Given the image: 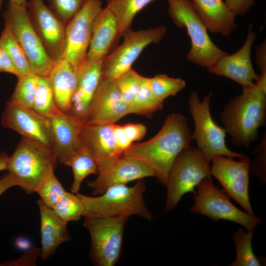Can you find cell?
<instances>
[{
    "label": "cell",
    "mask_w": 266,
    "mask_h": 266,
    "mask_svg": "<svg viewBox=\"0 0 266 266\" xmlns=\"http://www.w3.org/2000/svg\"><path fill=\"white\" fill-rule=\"evenodd\" d=\"M9 156L6 153L0 152V171L6 170Z\"/></svg>",
    "instance_id": "46"
},
{
    "label": "cell",
    "mask_w": 266,
    "mask_h": 266,
    "mask_svg": "<svg viewBox=\"0 0 266 266\" xmlns=\"http://www.w3.org/2000/svg\"><path fill=\"white\" fill-rule=\"evenodd\" d=\"M197 187L190 212L205 215L214 221L224 219L233 222L245 227L246 232H253L262 223L260 218L235 206L225 191L214 185L212 178H204Z\"/></svg>",
    "instance_id": "9"
},
{
    "label": "cell",
    "mask_w": 266,
    "mask_h": 266,
    "mask_svg": "<svg viewBox=\"0 0 266 266\" xmlns=\"http://www.w3.org/2000/svg\"><path fill=\"white\" fill-rule=\"evenodd\" d=\"M76 87L69 113L86 122L91 102L103 77L102 62L85 60L76 67Z\"/></svg>",
    "instance_id": "22"
},
{
    "label": "cell",
    "mask_w": 266,
    "mask_h": 266,
    "mask_svg": "<svg viewBox=\"0 0 266 266\" xmlns=\"http://www.w3.org/2000/svg\"><path fill=\"white\" fill-rule=\"evenodd\" d=\"M91 240L90 257L97 266H114L122 251L124 229L129 217H84Z\"/></svg>",
    "instance_id": "10"
},
{
    "label": "cell",
    "mask_w": 266,
    "mask_h": 266,
    "mask_svg": "<svg viewBox=\"0 0 266 266\" xmlns=\"http://www.w3.org/2000/svg\"><path fill=\"white\" fill-rule=\"evenodd\" d=\"M145 189L146 185L142 179L132 187L126 185L112 186L96 197L76 194L84 205V217L119 218L137 215L150 221L153 215L143 198Z\"/></svg>",
    "instance_id": "4"
},
{
    "label": "cell",
    "mask_w": 266,
    "mask_h": 266,
    "mask_svg": "<svg viewBox=\"0 0 266 266\" xmlns=\"http://www.w3.org/2000/svg\"><path fill=\"white\" fill-rule=\"evenodd\" d=\"M167 32L165 26L133 31L131 28L122 35L123 41L102 62L103 77L115 79L131 68L144 49L151 43H158Z\"/></svg>",
    "instance_id": "11"
},
{
    "label": "cell",
    "mask_w": 266,
    "mask_h": 266,
    "mask_svg": "<svg viewBox=\"0 0 266 266\" xmlns=\"http://www.w3.org/2000/svg\"><path fill=\"white\" fill-rule=\"evenodd\" d=\"M4 23L21 47L33 73L47 77L54 64L29 18L27 7L9 1L3 14Z\"/></svg>",
    "instance_id": "8"
},
{
    "label": "cell",
    "mask_w": 266,
    "mask_h": 266,
    "mask_svg": "<svg viewBox=\"0 0 266 266\" xmlns=\"http://www.w3.org/2000/svg\"><path fill=\"white\" fill-rule=\"evenodd\" d=\"M37 204L40 218L41 248L40 257L41 260L44 261L54 253L60 245L69 240L70 236L67 230V223L40 200L37 201Z\"/></svg>",
    "instance_id": "23"
},
{
    "label": "cell",
    "mask_w": 266,
    "mask_h": 266,
    "mask_svg": "<svg viewBox=\"0 0 266 266\" xmlns=\"http://www.w3.org/2000/svg\"><path fill=\"white\" fill-rule=\"evenodd\" d=\"M129 114V105L122 97L114 80L103 77L91 102L86 123L115 124Z\"/></svg>",
    "instance_id": "18"
},
{
    "label": "cell",
    "mask_w": 266,
    "mask_h": 266,
    "mask_svg": "<svg viewBox=\"0 0 266 266\" xmlns=\"http://www.w3.org/2000/svg\"><path fill=\"white\" fill-rule=\"evenodd\" d=\"M66 192L53 172L40 184L35 193L45 205L53 208Z\"/></svg>",
    "instance_id": "36"
},
{
    "label": "cell",
    "mask_w": 266,
    "mask_h": 266,
    "mask_svg": "<svg viewBox=\"0 0 266 266\" xmlns=\"http://www.w3.org/2000/svg\"><path fill=\"white\" fill-rule=\"evenodd\" d=\"M40 249L34 248L28 252L22 257L14 261H6L1 265V266H19V265H34L36 260L40 256Z\"/></svg>",
    "instance_id": "41"
},
{
    "label": "cell",
    "mask_w": 266,
    "mask_h": 266,
    "mask_svg": "<svg viewBox=\"0 0 266 266\" xmlns=\"http://www.w3.org/2000/svg\"><path fill=\"white\" fill-rule=\"evenodd\" d=\"M266 133L261 142L257 146L253 152L255 156L254 161L251 163L250 171L257 175L263 184L266 182Z\"/></svg>",
    "instance_id": "38"
},
{
    "label": "cell",
    "mask_w": 266,
    "mask_h": 266,
    "mask_svg": "<svg viewBox=\"0 0 266 266\" xmlns=\"http://www.w3.org/2000/svg\"><path fill=\"white\" fill-rule=\"evenodd\" d=\"M242 88V93L225 106L220 119L234 146L249 148L266 124V90L257 82Z\"/></svg>",
    "instance_id": "2"
},
{
    "label": "cell",
    "mask_w": 266,
    "mask_h": 266,
    "mask_svg": "<svg viewBox=\"0 0 266 266\" xmlns=\"http://www.w3.org/2000/svg\"><path fill=\"white\" fill-rule=\"evenodd\" d=\"M154 0H107L106 7L115 16L122 34L131 28L137 13Z\"/></svg>",
    "instance_id": "27"
},
{
    "label": "cell",
    "mask_w": 266,
    "mask_h": 266,
    "mask_svg": "<svg viewBox=\"0 0 266 266\" xmlns=\"http://www.w3.org/2000/svg\"><path fill=\"white\" fill-rule=\"evenodd\" d=\"M143 78L131 67L114 79L122 97L128 105L137 93Z\"/></svg>",
    "instance_id": "35"
},
{
    "label": "cell",
    "mask_w": 266,
    "mask_h": 266,
    "mask_svg": "<svg viewBox=\"0 0 266 266\" xmlns=\"http://www.w3.org/2000/svg\"><path fill=\"white\" fill-rule=\"evenodd\" d=\"M253 28L252 24L248 25L246 40L237 51L223 56L207 70L214 74L230 78L242 87L256 83L259 75L255 71L251 60V49L257 38V34Z\"/></svg>",
    "instance_id": "17"
},
{
    "label": "cell",
    "mask_w": 266,
    "mask_h": 266,
    "mask_svg": "<svg viewBox=\"0 0 266 266\" xmlns=\"http://www.w3.org/2000/svg\"><path fill=\"white\" fill-rule=\"evenodd\" d=\"M256 63L261 73L266 72V41L259 45L256 49Z\"/></svg>",
    "instance_id": "44"
},
{
    "label": "cell",
    "mask_w": 266,
    "mask_h": 266,
    "mask_svg": "<svg viewBox=\"0 0 266 266\" xmlns=\"http://www.w3.org/2000/svg\"><path fill=\"white\" fill-rule=\"evenodd\" d=\"M210 163L200 150L190 146L178 155L166 185V211L174 209L184 194L189 192L195 194V187L204 178H211Z\"/></svg>",
    "instance_id": "7"
},
{
    "label": "cell",
    "mask_w": 266,
    "mask_h": 266,
    "mask_svg": "<svg viewBox=\"0 0 266 266\" xmlns=\"http://www.w3.org/2000/svg\"><path fill=\"white\" fill-rule=\"evenodd\" d=\"M47 78L58 108L62 112L69 113L77 82L76 67L62 57L54 62Z\"/></svg>",
    "instance_id": "24"
},
{
    "label": "cell",
    "mask_w": 266,
    "mask_h": 266,
    "mask_svg": "<svg viewBox=\"0 0 266 266\" xmlns=\"http://www.w3.org/2000/svg\"><path fill=\"white\" fill-rule=\"evenodd\" d=\"M122 127L126 137L132 144L141 140L147 132L146 127L141 123H128Z\"/></svg>",
    "instance_id": "39"
},
{
    "label": "cell",
    "mask_w": 266,
    "mask_h": 266,
    "mask_svg": "<svg viewBox=\"0 0 266 266\" xmlns=\"http://www.w3.org/2000/svg\"><path fill=\"white\" fill-rule=\"evenodd\" d=\"M193 140L186 117L173 112L166 117L154 136L145 142L132 144L124 155L145 164L154 171L158 180L166 186L174 161Z\"/></svg>",
    "instance_id": "1"
},
{
    "label": "cell",
    "mask_w": 266,
    "mask_h": 266,
    "mask_svg": "<svg viewBox=\"0 0 266 266\" xmlns=\"http://www.w3.org/2000/svg\"><path fill=\"white\" fill-rule=\"evenodd\" d=\"M113 124L85 123L81 129V146L95 160L98 170L124 155L118 148Z\"/></svg>",
    "instance_id": "19"
},
{
    "label": "cell",
    "mask_w": 266,
    "mask_h": 266,
    "mask_svg": "<svg viewBox=\"0 0 266 266\" xmlns=\"http://www.w3.org/2000/svg\"><path fill=\"white\" fill-rule=\"evenodd\" d=\"M148 81L153 94L162 102L168 97L175 95L186 86L184 80L163 74L148 78Z\"/></svg>",
    "instance_id": "34"
},
{
    "label": "cell",
    "mask_w": 266,
    "mask_h": 266,
    "mask_svg": "<svg viewBox=\"0 0 266 266\" xmlns=\"http://www.w3.org/2000/svg\"><path fill=\"white\" fill-rule=\"evenodd\" d=\"M3 0H0V11L1 9ZM9 1L27 7L28 2L26 0H9Z\"/></svg>",
    "instance_id": "47"
},
{
    "label": "cell",
    "mask_w": 266,
    "mask_h": 266,
    "mask_svg": "<svg viewBox=\"0 0 266 266\" xmlns=\"http://www.w3.org/2000/svg\"><path fill=\"white\" fill-rule=\"evenodd\" d=\"M113 130L117 145L119 151L124 155L132 144L126 137L122 125L113 124Z\"/></svg>",
    "instance_id": "42"
},
{
    "label": "cell",
    "mask_w": 266,
    "mask_h": 266,
    "mask_svg": "<svg viewBox=\"0 0 266 266\" xmlns=\"http://www.w3.org/2000/svg\"><path fill=\"white\" fill-rule=\"evenodd\" d=\"M120 37L115 16L107 7L102 8L93 23L87 61L102 62L117 46Z\"/></svg>",
    "instance_id": "20"
},
{
    "label": "cell",
    "mask_w": 266,
    "mask_h": 266,
    "mask_svg": "<svg viewBox=\"0 0 266 266\" xmlns=\"http://www.w3.org/2000/svg\"><path fill=\"white\" fill-rule=\"evenodd\" d=\"M8 102L33 109L37 84V75L32 73L19 79Z\"/></svg>",
    "instance_id": "32"
},
{
    "label": "cell",
    "mask_w": 266,
    "mask_h": 266,
    "mask_svg": "<svg viewBox=\"0 0 266 266\" xmlns=\"http://www.w3.org/2000/svg\"><path fill=\"white\" fill-rule=\"evenodd\" d=\"M33 109L49 119L60 111L47 77L37 75L36 91Z\"/></svg>",
    "instance_id": "31"
},
{
    "label": "cell",
    "mask_w": 266,
    "mask_h": 266,
    "mask_svg": "<svg viewBox=\"0 0 266 266\" xmlns=\"http://www.w3.org/2000/svg\"><path fill=\"white\" fill-rule=\"evenodd\" d=\"M211 162V175L219 181L226 194L238 203L245 212L254 215L249 197L250 158L245 155L236 161L218 155Z\"/></svg>",
    "instance_id": "12"
},
{
    "label": "cell",
    "mask_w": 266,
    "mask_h": 266,
    "mask_svg": "<svg viewBox=\"0 0 266 266\" xmlns=\"http://www.w3.org/2000/svg\"><path fill=\"white\" fill-rule=\"evenodd\" d=\"M0 45L15 66L18 72V79L33 73L23 51L5 24L0 36Z\"/></svg>",
    "instance_id": "29"
},
{
    "label": "cell",
    "mask_w": 266,
    "mask_h": 266,
    "mask_svg": "<svg viewBox=\"0 0 266 266\" xmlns=\"http://www.w3.org/2000/svg\"><path fill=\"white\" fill-rule=\"evenodd\" d=\"M52 125L54 150L57 161L65 165L81 148L80 134L85 121L70 113L58 111L50 118Z\"/></svg>",
    "instance_id": "21"
},
{
    "label": "cell",
    "mask_w": 266,
    "mask_h": 266,
    "mask_svg": "<svg viewBox=\"0 0 266 266\" xmlns=\"http://www.w3.org/2000/svg\"><path fill=\"white\" fill-rule=\"evenodd\" d=\"M7 72L18 76L17 70L5 50L0 45V72Z\"/></svg>",
    "instance_id": "43"
},
{
    "label": "cell",
    "mask_w": 266,
    "mask_h": 266,
    "mask_svg": "<svg viewBox=\"0 0 266 266\" xmlns=\"http://www.w3.org/2000/svg\"><path fill=\"white\" fill-rule=\"evenodd\" d=\"M208 31L228 36L236 28L235 15L223 0H191Z\"/></svg>",
    "instance_id": "25"
},
{
    "label": "cell",
    "mask_w": 266,
    "mask_h": 266,
    "mask_svg": "<svg viewBox=\"0 0 266 266\" xmlns=\"http://www.w3.org/2000/svg\"><path fill=\"white\" fill-rule=\"evenodd\" d=\"M102 0H86L66 25L63 57L75 67L86 59L95 18L102 9Z\"/></svg>",
    "instance_id": "13"
},
{
    "label": "cell",
    "mask_w": 266,
    "mask_h": 266,
    "mask_svg": "<svg viewBox=\"0 0 266 266\" xmlns=\"http://www.w3.org/2000/svg\"><path fill=\"white\" fill-rule=\"evenodd\" d=\"M86 0H48L49 8L66 24L82 8Z\"/></svg>",
    "instance_id": "37"
},
{
    "label": "cell",
    "mask_w": 266,
    "mask_h": 266,
    "mask_svg": "<svg viewBox=\"0 0 266 266\" xmlns=\"http://www.w3.org/2000/svg\"><path fill=\"white\" fill-rule=\"evenodd\" d=\"M27 7L31 22L48 55L54 62L63 57L66 24L43 0H29Z\"/></svg>",
    "instance_id": "14"
},
{
    "label": "cell",
    "mask_w": 266,
    "mask_h": 266,
    "mask_svg": "<svg viewBox=\"0 0 266 266\" xmlns=\"http://www.w3.org/2000/svg\"><path fill=\"white\" fill-rule=\"evenodd\" d=\"M167 0L170 19L177 27L185 28L190 38L191 47L186 56L188 61L207 69L228 54L211 40L206 26L191 0Z\"/></svg>",
    "instance_id": "5"
},
{
    "label": "cell",
    "mask_w": 266,
    "mask_h": 266,
    "mask_svg": "<svg viewBox=\"0 0 266 266\" xmlns=\"http://www.w3.org/2000/svg\"><path fill=\"white\" fill-rule=\"evenodd\" d=\"M66 223L79 220L84 216V205L76 194L66 192L52 208Z\"/></svg>",
    "instance_id": "33"
},
{
    "label": "cell",
    "mask_w": 266,
    "mask_h": 266,
    "mask_svg": "<svg viewBox=\"0 0 266 266\" xmlns=\"http://www.w3.org/2000/svg\"><path fill=\"white\" fill-rule=\"evenodd\" d=\"M64 166H70L72 169L73 180L70 190L74 194L78 193L84 179L98 172L95 160L82 147L67 160Z\"/></svg>",
    "instance_id": "26"
},
{
    "label": "cell",
    "mask_w": 266,
    "mask_h": 266,
    "mask_svg": "<svg viewBox=\"0 0 266 266\" xmlns=\"http://www.w3.org/2000/svg\"><path fill=\"white\" fill-rule=\"evenodd\" d=\"M17 186V183L13 177L8 173L0 178V197L7 190Z\"/></svg>",
    "instance_id": "45"
},
{
    "label": "cell",
    "mask_w": 266,
    "mask_h": 266,
    "mask_svg": "<svg viewBox=\"0 0 266 266\" xmlns=\"http://www.w3.org/2000/svg\"><path fill=\"white\" fill-rule=\"evenodd\" d=\"M255 0H225V2L233 14L243 15L255 5Z\"/></svg>",
    "instance_id": "40"
},
{
    "label": "cell",
    "mask_w": 266,
    "mask_h": 266,
    "mask_svg": "<svg viewBox=\"0 0 266 266\" xmlns=\"http://www.w3.org/2000/svg\"><path fill=\"white\" fill-rule=\"evenodd\" d=\"M253 232H245L239 228L233 234L235 244L236 257L230 266H260L261 261L254 254L252 247Z\"/></svg>",
    "instance_id": "30"
},
{
    "label": "cell",
    "mask_w": 266,
    "mask_h": 266,
    "mask_svg": "<svg viewBox=\"0 0 266 266\" xmlns=\"http://www.w3.org/2000/svg\"><path fill=\"white\" fill-rule=\"evenodd\" d=\"M155 177L154 171L142 162L126 155L122 156L99 169L96 179L87 182L92 195L101 194L112 186L126 185L145 177Z\"/></svg>",
    "instance_id": "16"
},
{
    "label": "cell",
    "mask_w": 266,
    "mask_h": 266,
    "mask_svg": "<svg viewBox=\"0 0 266 266\" xmlns=\"http://www.w3.org/2000/svg\"><path fill=\"white\" fill-rule=\"evenodd\" d=\"M57 162L53 149L22 137L13 153L9 156L6 170L17 186L31 194L54 172Z\"/></svg>",
    "instance_id": "3"
},
{
    "label": "cell",
    "mask_w": 266,
    "mask_h": 266,
    "mask_svg": "<svg viewBox=\"0 0 266 266\" xmlns=\"http://www.w3.org/2000/svg\"><path fill=\"white\" fill-rule=\"evenodd\" d=\"M163 107V102L155 96L150 88L148 78L143 77L137 93L129 104V114L151 117Z\"/></svg>",
    "instance_id": "28"
},
{
    "label": "cell",
    "mask_w": 266,
    "mask_h": 266,
    "mask_svg": "<svg viewBox=\"0 0 266 266\" xmlns=\"http://www.w3.org/2000/svg\"><path fill=\"white\" fill-rule=\"evenodd\" d=\"M212 93L210 92L200 100L196 91L191 92L188 100L189 111L193 117L195 129L193 140L198 149L209 163L213 157L222 155L230 158H242L245 155L230 150L226 144L227 133L225 129L218 126L213 120L210 110Z\"/></svg>",
    "instance_id": "6"
},
{
    "label": "cell",
    "mask_w": 266,
    "mask_h": 266,
    "mask_svg": "<svg viewBox=\"0 0 266 266\" xmlns=\"http://www.w3.org/2000/svg\"><path fill=\"white\" fill-rule=\"evenodd\" d=\"M1 124L4 128L15 131L22 137L38 142L54 150L50 119L33 109L7 101L1 116Z\"/></svg>",
    "instance_id": "15"
}]
</instances>
